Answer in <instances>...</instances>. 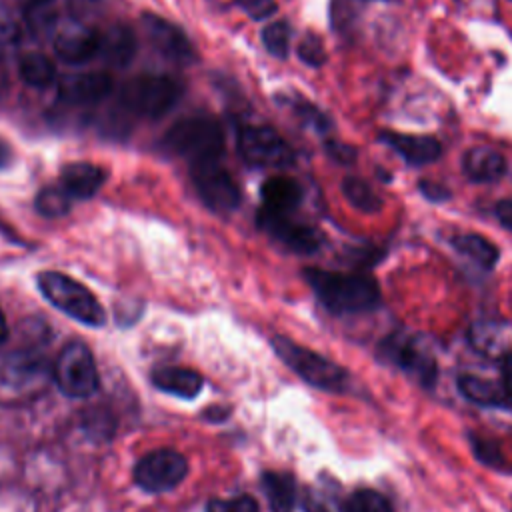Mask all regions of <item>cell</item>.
<instances>
[{
	"mask_svg": "<svg viewBox=\"0 0 512 512\" xmlns=\"http://www.w3.org/2000/svg\"><path fill=\"white\" fill-rule=\"evenodd\" d=\"M304 278L332 314L370 312L382 300L376 280L366 274L306 268Z\"/></svg>",
	"mask_w": 512,
	"mask_h": 512,
	"instance_id": "cell-1",
	"label": "cell"
},
{
	"mask_svg": "<svg viewBox=\"0 0 512 512\" xmlns=\"http://www.w3.org/2000/svg\"><path fill=\"white\" fill-rule=\"evenodd\" d=\"M164 146L194 164L218 162L224 152V130L210 116H188L174 122L164 134Z\"/></svg>",
	"mask_w": 512,
	"mask_h": 512,
	"instance_id": "cell-2",
	"label": "cell"
},
{
	"mask_svg": "<svg viewBox=\"0 0 512 512\" xmlns=\"http://www.w3.org/2000/svg\"><path fill=\"white\" fill-rule=\"evenodd\" d=\"M36 282H38V288L44 294V298L54 308L64 312L66 316H70L76 322L86 324V326H94V328L104 326L106 312H104L102 304L78 280H74L62 272L46 270L36 276Z\"/></svg>",
	"mask_w": 512,
	"mask_h": 512,
	"instance_id": "cell-3",
	"label": "cell"
},
{
	"mask_svg": "<svg viewBox=\"0 0 512 512\" xmlns=\"http://www.w3.org/2000/svg\"><path fill=\"white\" fill-rule=\"evenodd\" d=\"M272 346L278 358L290 366L304 382L326 392H344L350 386L348 372L330 358L296 344L286 336H274Z\"/></svg>",
	"mask_w": 512,
	"mask_h": 512,
	"instance_id": "cell-4",
	"label": "cell"
},
{
	"mask_svg": "<svg viewBox=\"0 0 512 512\" xmlns=\"http://www.w3.org/2000/svg\"><path fill=\"white\" fill-rule=\"evenodd\" d=\"M180 96L182 86L164 74H140L120 88L122 106L136 116L152 120L168 114Z\"/></svg>",
	"mask_w": 512,
	"mask_h": 512,
	"instance_id": "cell-5",
	"label": "cell"
},
{
	"mask_svg": "<svg viewBox=\"0 0 512 512\" xmlns=\"http://www.w3.org/2000/svg\"><path fill=\"white\" fill-rule=\"evenodd\" d=\"M52 374L68 398H88L98 390L96 362L90 348L82 342H70L62 348Z\"/></svg>",
	"mask_w": 512,
	"mask_h": 512,
	"instance_id": "cell-6",
	"label": "cell"
},
{
	"mask_svg": "<svg viewBox=\"0 0 512 512\" xmlns=\"http://www.w3.org/2000/svg\"><path fill=\"white\" fill-rule=\"evenodd\" d=\"M378 356L382 362L396 366L420 384H434L436 360L434 354L424 346V342L412 334L394 332L384 338L378 346Z\"/></svg>",
	"mask_w": 512,
	"mask_h": 512,
	"instance_id": "cell-7",
	"label": "cell"
},
{
	"mask_svg": "<svg viewBox=\"0 0 512 512\" xmlns=\"http://www.w3.org/2000/svg\"><path fill=\"white\" fill-rule=\"evenodd\" d=\"M238 152L244 162L256 168H288L294 164L292 148L270 126H244L238 132Z\"/></svg>",
	"mask_w": 512,
	"mask_h": 512,
	"instance_id": "cell-8",
	"label": "cell"
},
{
	"mask_svg": "<svg viewBox=\"0 0 512 512\" xmlns=\"http://www.w3.org/2000/svg\"><path fill=\"white\" fill-rule=\"evenodd\" d=\"M188 474L186 458L170 448H160L144 454L134 466V482L150 494H160L176 488Z\"/></svg>",
	"mask_w": 512,
	"mask_h": 512,
	"instance_id": "cell-9",
	"label": "cell"
},
{
	"mask_svg": "<svg viewBox=\"0 0 512 512\" xmlns=\"http://www.w3.org/2000/svg\"><path fill=\"white\" fill-rule=\"evenodd\" d=\"M192 182L204 204L214 212H232L240 206V188L218 162L194 164Z\"/></svg>",
	"mask_w": 512,
	"mask_h": 512,
	"instance_id": "cell-10",
	"label": "cell"
},
{
	"mask_svg": "<svg viewBox=\"0 0 512 512\" xmlns=\"http://www.w3.org/2000/svg\"><path fill=\"white\" fill-rule=\"evenodd\" d=\"M258 226L296 254H314L322 244V236L316 228L294 220L290 214L260 208Z\"/></svg>",
	"mask_w": 512,
	"mask_h": 512,
	"instance_id": "cell-11",
	"label": "cell"
},
{
	"mask_svg": "<svg viewBox=\"0 0 512 512\" xmlns=\"http://www.w3.org/2000/svg\"><path fill=\"white\" fill-rule=\"evenodd\" d=\"M142 28L150 40V44L168 60L178 64H190L196 60V50L190 44L188 36L172 22L156 16L142 14Z\"/></svg>",
	"mask_w": 512,
	"mask_h": 512,
	"instance_id": "cell-12",
	"label": "cell"
},
{
	"mask_svg": "<svg viewBox=\"0 0 512 512\" xmlns=\"http://www.w3.org/2000/svg\"><path fill=\"white\" fill-rule=\"evenodd\" d=\"M114 88L112 76L106 72H80L68 74L58 82V98L66 104H96L104 100Z\"/></svg>",
	"mask_w": 512,
	"mask_h": 512,
	"instance_id": "cell-13",
	"label": "cell"
},
{
	"mask_svg": "<svg viewBox=\"0 0 512 512\" xmlns=\"http://www.w3.org/2000/svg\"><path fill=\"white\" fill-rule=\"evenodd\" d=\"M100 34L84 26H68L54 38V52L68 64H84L98 54Z\"/></svg>",
	"mask_w": 512,
	"mask_h": 512,
	"instance_id": "cell-14",
	"label": "cell"
},
{
	"mask_svg": "<svg viewBox=\"0 0 512 512\" xmlns=\"http://www.w3.org/2000/svg\"><path fill=\"white\" fill-rule=\"evenodd\" d=\"M382 142L394 148L408 164L422 166L440 158L442 146L434 136L426 134H400V132H382Z\"/></svg>",
	"mask_w": 512,
	"mask_h": 512,
	"instance_id": "cell-15",
	"label": "cell"
},
{
	"mask_svg": "<svg viewBox=\"0 0 512 512\" xmlns=\"http://www.w3.org/2000/svg\"><path fill=\"white\" fill-rule=\"evenodd\" d=\"M462 170L472 182H494L506 172V158L490 146H474L462 156Z\"/></svg>",
	"mask_w": 512,
	"mask_h": 512,
	"instance_id": "cell-16",
	"label": "cell"
},
{
	"mask_svg": "<svg viewBox=\"0 0 512 512\" xmlns=\"http://www.w3.org/2000/svg\"><path fill=\"white\" fill-rule=\"evenodd\" d=\"M60 182L72 198H90L106 182V170L92 162H72L62 168Z\"/></svg>",
	"mask_w": 512,
	"mask_h": 512,
	"instance_id": "cell-17",
	"label": "cell"
},
{
	"mask_svg": "<svg viewBox=\"0 0 512 512\" xmlns=\"http://www.w3.org/2000/svg\"><path fill=\"white\" fill-rule=\"evenodd\" d=\"M152 384L162 390L168 392L172 396L184 398V400H192L202 392V376L192 370V368H182V366H162L156 368L150 376Z\"/></svg>",
	"mask_w": 512,
	"mask_h": 512,
	"instance_id": "cell-18",
	"label": "cell"
},
{
	"mask_svg": "<svg viewBox=\"0 0 512 512\" xmlns=\"http://www.w3.org/2000/svg\"><path fill=\"white\" fill-rule=\"evenodd\" d=\"M260 194L264 200L262 208L282 214L294 212L302 202V186L294 178L280 174L266 178L260 188Z\"/></svg>",
	"mask_w": 512,
	"mask_h": 512,
	"instance_id": "cell-19",
	"label": "cell"
},
{
	"mask_svg": "<svg viewBox=\"0 0 512 512\" xmlns=\"http://www.w3.org/2000/svg\"><path fill=\"white\" fill-rule=\"evenodd\" d=\"M100 34V46H98V54L112 66H126L132 62L134 54H136V38L134 32L124 26V24H116Z\"/></svg>",
	"mask_w": 512,
	"mask_h": 512,
	"instance_id": "cell-20",
	"label": "cell"
},
{
	"mask_svg": "<svg viewBox=\"0 0 512 512\" xmlns=\"http://www.w3.org/2000/svg\"><path fill=\"white\" fill-rule=\"evenodd\" d=\"M458 390L464 398L480 406H506L510 398L502 382L478 376V374H460L458 376Z\"/></svg>",
	"mask_w": 512,
	"mask_h": 512,
	"instance_id": "cell-21",
	"label": "cell"
},
{
	"mask_svg": "<svg viewBox=\"0 0 512 512\" xmlns=\"http://www.w3.org/2000/svg\"><path fill=\"white\" fill-rule=\"evenodd\" d=\"M48 364L42 356H34L32 352H16L4 360L0 374L4 382L10 386H26L42 376H46Z\"/></svg>",
	"mask_w": 512,
	"mask_h": 512,
	"instance_id": "cell-22",
	"label": "cell"
},
{
	"mask_svg": "<svg viewBox=\"0 0 512 512\" xmlns=\"http://www.w3.org/2000/svg\"><path fill=\"white\" fill-rule=\"evenodd\" d=\"M472 344L480 354L490 358H508L512 354V326L510 324H478L472 332Z\"/></svg>",
	"mask_w": 512,
	"mask_h": 512,
	"instance_id": "cell-23",
	"label": "cell"
},
{
	"mask_svg": "<svg viewBox=\"0 0 512 512\" xmlns=\"http://www.w3.org/2000/svg\"><path fill=\"white\" fill-rule=\"evenodd\" d=\"M262 490L268 498L272 512H294L296 506V480L288 472L268 470L262 474Z\"/></svg>",
	"mask_w": 512,
	"mask_h": 512,
	"instance_id": "cell-24",
	"label": "cell"
},
{
	"mask_svg": "<svg viewBox=\"0 0 512 512\" xmlns=\"http://www.w3.org/2000/svg\"><path fill=\"white\" fill-rule=\"evenodd\" d=\"M452 244L460 254H464L466 258H470L472 262H476L482 268H492L500 258L498 248L488 238H484L480 234L454 236Z\"/></svg>",
	"mask_w": 512,
	"mask_h": 512,
	"instance_id": "cell-25",
	"label": "cell"
},
{
	"mask_svg": "<svg viewBox=\"0 0 512 512\" xmlns=\"http://www.w3.org/2000/svg\"><path fill=\"white\" fill-rule=\"evenodd\" d=\"M20 76L28 86L48 88L56 80V68L48 56L42 52H28L18 62Z\"/></svg>",
	"mask_w": 512,
	"mask_h": 512,
	"instance_id": "cell-26",
	"label": "cell"
},
{
	"mask_svg": "<svg viewBox=\"0 0 512 512\" xmlns=\"http://www.w3.org/2000/svg\"><path fill=\"white\" fill-rule=\"evenodd\" d=\"M342 192L346 200L360 212H378L382 208V198L376 194V190L358 176H346L342 180Z\"/></svg>",
	"mask_w": 512,
	"mask_h": 512,
	"instance_id": "cell-27",
	"label": "cell"
},
{
	"mask_svg": "<svg viewBox=\"0 0 512 512\" xmlns=\"http://www.w3.org/2000/svg\"><path fill=\"white\" fill-rule=\"evenodd\" d=\"M342 512H394L392 502L374 488H358L340 502Z\"/></svg>",
	"mask_w": 512,
	"mask_h": 512,
	"instance_id": "cell-28",
	"label": "cell"
},
{
	"mask_svg": "<svg viewBox=\"0 0 512 512\" xmlns=\"http://www.w3.org/2000/svg\"><path fill=\"white\" fill-rule=\"evenodd\" d=\"M70 194L64 188H56V186H46L36 194L34 200V208L38 214L46 216V218H60L64 214H68L70 210Z\"/></svg>",
	"mask_w": 512,
	"mask_h": 512,
	"instance_id": "cell-29",
	"label": "cell"
},
{
	"mask_svg": "<svg viewBox=\"0 0 512 512\" xmlns=\"http://www.w3.org/2000/svg\"><path fill=\"white\" fill-rule=\"evenodd\" d=\"M56 20L54 0H28L26 2V22L34 34H46Z\"/></svg>",
	"mask_w": 512,
	"mask_h": 512,
	"instance_id": "cell-30",
	"label": "cell"
},
{
	"mask_svg": "<svg viewBox=\"0 0 512 512\" xmlns=\"http://www.w3.org/2000/svg\"><path fill=\"white\" fill-rule=\"evenodd\" d=\"M262 44L272 56L286 58L290 48V26L284 20L268 24L262 30Z\"/></svg>",
	"mask_w": 512,
	"mask_h": 512,
	"instance_id": "cell-31",
	"label": "cell"
},
{
	"mask_svg": "<svg viewBox=\"0 0 512 512\" xmlns=\"http://www.w3.org/2000/svg\"><path fill=\"white\" fill-rule=\"evenodd\" d=\"M206 512H260L258 502L252 496H236V498H214L206 504Z\"/></svg>",
	"mask_w": 512,
	"mask_h": 512,
	"instance_id": "cell-32",
	"label": "cell"
},
{
	"mask_svg": "<svg viewBox=\"0 0 512 512\" xmlns=\"http://www.w3.org/2000/svg\"><path fill=\"white\" fill-rule=\"evenodd\" d=\"M298 56L308 66H314V68L322 66L326 62V50L322 40L316 34H306L298 44Z\"/></svg>",
	"mask_w": 512,
	"mask_h": 512,
	"instance_id": "cell-33",
	"label": "cell"
},
{
	"mask_svg": "<svg viewBox=\"0 0 512 512\" xmlns=\"http://www.w3.org/2000/svg\"><path fill=\"white\" fill-rule=\"evenodd\" d=\"M18 40H20L18 24L6 12L0 10V62H4L14 52V48L18 46Z\"/></svg>",
	"mask_w": 512,
	"mask_h": 512,
	"instance_id": "cell-34",
	"label": "cell"
},
{
	"mask_svg": "<svg viewBox=\"0 0 512 512\" xmlns=\"http://www.w3.org/2000/svg\"><path fill=\"white\" fill-rule=\"evenodd\" d=\"M238 6L254 20H264L276 12V2L274 0H236Z\"/></svg>",
	"mask_w": 512,
	"mask_h": 512,
	"instance_id": "cell-35",
	"label": "cell"
},
{
	"mask_svg": "<svg viewBox=\"0 0 512 512\" xmlns=\"http://www.w3.org/2000/svg\"><path fill=\"white\" fill-rule=\"evenodd\" d=\"M326 152H328L334 160H338V162H342V164H350V162L356 158V150H354L352 146H346V144L336 142V140L326 142Z\"/></svg>",
	"mask_w": 512,
	"mask_h": 512,
	"instance_id": "cell-36",
	"label": "cell"
},
{
	"mask_svg": "<svg viewBox=\"0 0 512 512\" xmlns=\"http://www.w3.org/2000/svg\"><path fill=\"white\" fill-rule=\"evenodd\" d=\"M420 190H422V194H424L426 198H430V200H434V202L446 200V198L450 196V192H448L446 188H442L440 184H436V182H426V180H422V182H420Z\"/></svg>",
	"mask_w": 512,
	"mask_h": 512,
	"instance_id": "cell-37",
	"label": "cell"
},
{
	"mask_svg": "<svg viewBox=\"0 0 512 512\" xmlns=\"http://www.w3.org/2000/svg\"><path fill=\"white\" fill-rule=\"evenodd\" d=\"M474 450H476V454H478V458H480L482 462H490V464L500 462L498 450H496L492 444H486L484 440H474Z\"/></svg>",
	"mask_w": 512,
	"mask_h": 512,
	"instance_id": "cell-38",
	"label": "cell"
},
{
	"mask_svg": "<svg viewBox=\"0 0 512 512\" xmlns=\"http://www.w3.org/2000/svg\"><path fill=\"white\" fill-rule=\"evenodd\" d=\"M496 218L504 228L512 230V200H500L496 204Z\"/></svg>",
	"mask_w": 512,
	"mask_h": 512,
	"instance_id": "cell-39",
	"label": "cell"
},
{
	"mask_svg": "<svg viewBox=\"0 0 512 512\" xmlns=\"http://www.w3.org/2000/svg\"><path fill=\"white\" fill-rule=\"evenodd\" d=\"M302 508L304 512H330L318 498H314L312 494H306L302 500Z\"/></svg>",
	"mask_w": 512,
	"mask_h": 512,
	"instance_id": "cell-40",
	"label": "cell"
},
{
	"mask_svg": "<svg viewBox=\"0 0 512 512\" xmlns=\"http://www.w3.org/2000/svg\"><path fill=\"white\" fill-rule=\"evenodd\" d=\"M504 388H506V394L512 402V354L504 360V380H502Z\"/></svg>",
	"mask_w": 512,
	"mask_h": 512,
	"instance_id": "cell-41",
	"label": "cell"
},
{
	"mask_svg": "<svg viewBox=\"0 0 512 512\" xmlns=\"http://www.w3.org/2000/svg\"><path fill=\"white\" fill-rule=\"evenodd\" d=\"M10 158H12V152H10V146L0 138V168H4V166H8V162H10Z\"/></svg>",
	"mask_w": 512,
	"mask_h": 512,
	"instance_id": "cell-42",
	"label": "cell"
},
{
	"mask_svg": "<svg viewBox=\"0 0 512 512\" xmlns=\"http://www.w3.org/2000/svg\"><path fill=\"white\" fill-rule=\"evenodd\" d=\"M6 336H8V326H6V320H4V316L0 312V344L6 340Z\"/></svg>",
	"mask_w": 512,
	"mask_h": 512,
	"instance_id": "cell-43",
	"label": "cell"
}]
</instances>
